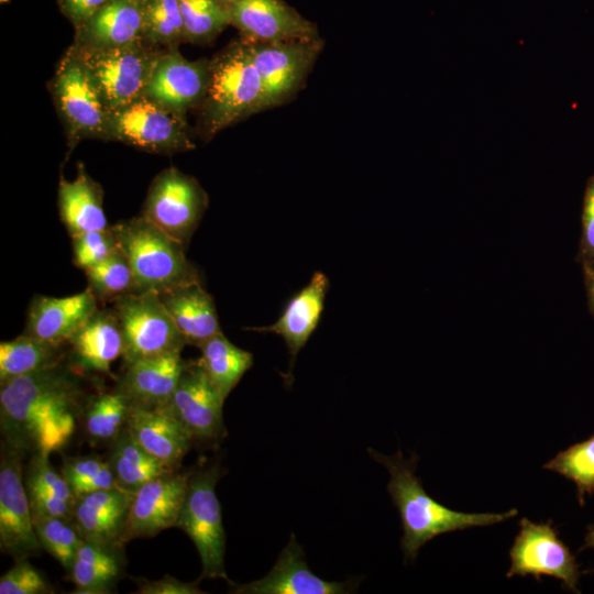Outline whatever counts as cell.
<instances>
[{"label":"cell","mask_w":594,"mask_h":594,"mask_svg":"<svg viewBox=\"0 0 594 594\" xmlns=\"http://www.w3.org/2000/svg\"><path fill=\"white\" fill-rule=\"evenodd\" d=\"M576 262L581 267L594 265V174L585 184Z\"/></svg>","instance_id":"obj_41"},{"label":"cell","mask_w":594,"mask_h":594,"mask_svg":"<svg viewBox=\"0 0 594 594\" xmlns=\"http://www.w3.org/2000/svg\"><path fill=\"white\" fill-rule=\"evenodd\" d=\"M584 286L587 299V308L594 318V265L582 267Z\"/></svg>","instance_id":"obj_45"},{"label":"cell","mask_w":594,"mask_h":594,"mask_svg":"<svg viewBox=\"0 0 594 594\" xmlns=\"http://www.w3.org/2000/svg\"><path fill=\"white\" fill-rule=\"evenodd\" d=\"M23 455L4 442L1 443L0 549L14 561L38 556L43 549L34 530L22 475Z\"/></svg>","instance_id":"obj_12"},{"label":"cell","mask_w":594,"mask_h":594,"mask_svg":"<svg viewBox=\"0 0 594 594\" xmlns=\"http://www.w3.org/2000/svg\"><path fill=\"white\" fill-rule=\"evenodd\" d=\"M221 476L215 464L190 475L185 501L175 527L193 540L202 565L200 579H223L226 531L216 485Z\"/></svg>","instance_id":"obj_7"},{"label":"cell","mask_w":594,"mask_h":594,"mask_svg":"<svg viewBox=\"0 0 594 594\" xmlns=\"http://www.w3.org/2000/svg\"><path fill=\"white\" fill-rule=\"evenodd\" d=\"M84 391L62 362L1 383L2 442L22 454L63 449L85 414Z\"/></svg>","instance_id":"obj_1"},{"label":"cell","mask_w":594,"mask_h":594,"mask_svg":"<svg viewBox=\"0 0 594 594\" xmlns=\"http://www.w3.org/2000/svg\"><path fill=\"white\" fill-rule=\"evenodd\" d=\"M57 204L59 216L72 237L109 228L102 206V188L80 164L75 179L61 176Z\"/></svg>","instance_id":"obj_28"},{"label":"cell","mask_w":594,"mask_h":594,"mask_svg":"<svg viewBox=\"0 0 594 594\" xmlns=\"http://www.w3.org/2000/svg\"><path fill=\"white\" fill-rule=\"evenodd\" d=\"M113 310L122 330L124 365L182 353L186 345L156 292L122 295L113 300Z\"/></svg>","instance_id":"obj_9"},{"label":"cell","mask_w":594,"mask_h":594,"mask_svg":"<svg viewBox=\"0 0 594 594\" xmlns=\"http://www.w3.org/2000/svg\"><path fill=\"white\" fill-rule=\"evenodd\" d=\"M248 42L263 81L266 109L282 105L297 92L322 50L320 37Z\"/></svg>","instance_id":"obj_13"},{"label":"cell","mask_w":594,"mask_h":594,"mask_svg":"<svg viewBox=\"0 0 594 594\" xmlns=\"http://www.w3.org/2000/svg\"><path fill=\"white\" fill-rule=\"evenodd\" d=\"M197 360L211 384L226 399L242 376L253 365V354L243 350L222 333H217L198 346Z\"/></svg>","instance_id":"obj_29"},{"label":"cell","mask_w":594,"mask_h":594,"mask_svg":"<svg viewBox=\"0 0 594 594\" xmlns=\"http://www.w3.org/2000/svg\"><path fill=\"white\" fill-rule=\"evenodd\" d=\"M54 588L29 562L16 560L15 564L0 578V594H48Z\"/></svg>","instance_id":"obj_40"},{"label":"cell","mask_w":594,"mask_h":594,"mask_svg":"<svg viewBox=\"0 0 594 594\" xmlns=\"http://www.w3.org/2000/svg\"><path fill=\"white\" fill-rule=\"evenodd\" d=\"M138 594H200L205 593L198 587V582H183L174 576L165 575L160 580H135Z\"/></svg>","instance_id":"obj_43"},{"label":"cell","mask_w":594,"mask_h":594,"mask_svg":"<svg viewBox=\"0 0 594 594\" xmlns=\"http://www.w3.org/2000/svg\"><path fill=\"white\" fill-rule=\"evenodd\" d=\"M108 0H57L62 14L73 24L74 30L82 25Z\"/></svg>","instance_id":"obj_44"},{"label":"cell","mask_w":594,"mask_h":594,"mask_svg":"<svg viewBox=\"0 0 594 594\" xmlns=\"http://www.w3.org/2000/svg\"><path fill=\"white\" fill-rule=\"evenodd\" d=\"M108 464L117 486L134 493L146 482L176 471L146 452L130 435L127 427L111 442Z\"/></svg>","instance_id":"obj_30"},{"label":"cell","mask_w":594,"mask_h":594,"mask_svg":"<svg viewBox=\"0 0 594 594\" xmlns=\"http://www.w3.org/2000/svg\"><path fill=\"white\" fill-rule=\"evenodd\" d=\"M97 310V297L90 288L61 298L37 296L30 305L24 333L65 343Z\"/></svg>","instance_id":"obj_21"},{"label":"cell","mask_w":594,"mask_h":594,"mask_svg":"<svg viewBox=\"0 0 594 594\" xmlns=\"http://www.w3.org/2000/svg\"><path fill=\"white\" fill-rule=\"evenodd\" d=\"M89 287L97 298L114 300L136 293L132 268L125 255L117 252L110 257L85 270Z\"/></svg>","instance_id":"obj_37"},{"label":"cell","mask_w":594,"mask_h":594,"mask_svg":"<svg viewBox=\"0 0 594 594\" xmlns=\"http://www.w3.org/2000/svg\"><path fill=\"white\" fill-rule=\"evenodd\" d=\"M63 344L25 333L1 342L0 383L61 363L65 356Z\"/></svg>","instance_id":"obj_31"},{"label":"cell","mask_w":594,"mask_h":594,"mask_svg":"<svg viewBox=\"0 0 594 594\" xmlns=\"http://www.w3.org/2000/svg\"><path fill=\"white\" fill-rule=\"evenodd\" d=\"M329 279L322 272H316L286 305L280 317L272 324L250 328L256 332L275 333L283 338L290 354L289 375L299 351L315 331L323 311Z\"/></svg>","instance_id":"obj_23"},{"label":"cell","mask_w":594,"mask_h":594,"mask_svg":"<svg viewBox=\"0 0 594 594\" xmlns=\"http://www.w3.org/2000/svg\"><path fill=\"white\" fill-rule=\"evenodd\" d=\"M140 43H145L143 0H108L82 25L75 29L72 44L110 48Z\"/></svg>","instance_id":"obj_20"},{"label":"cell","mask_w":594,"mask_h":594,"mask_svg":"<svg viewBox=\"0 0 594 594\" xmlns=\"http://www.w3.org/2000/svg\"><path fill=\"white\" fill-rule=\"evenodd\" d=\"M145 43L166 48L186 42L178 0H143Z\"/></svg>","instance_id":"obj_33"},{"label":"cell","mask_w":594,"mask_h":594,"mask_svg":"<svg viewBox=\"0 0 594 594\" xmlns=\"http://www.w3.org/2000/svg\"><path fill=\"white\" fill-rule=\"evenodd\" d=\"M207 207L208 195L200 184L170 166L153 179L142 216L185 246Z\"/></svg>","instance_id":"obj_10"},{"label":"cell","mask_w":594,"mask_h":594,"mask_svg":"<svg viewBox=\"0 0 594 594\" xmlns=\"http://www.w3.org/2000/svg\"><path fill=\"white\" fill-rule=\"evenodd\" d=\"M199 108L200 131L206 139L266 110L263 81L245 38L230 43L210 59L208 87Z\"/></svg>","instance_id":"obj_3"},{"label":"cell","mask_w":594,"mask_h":594,"mask_svg":"<svg viewBox=\"0 0 594 594\" xmlns=\"http://www.w3.org/2000/svg\"><path fill=\"white\" fill-rule=\"evenodd\" d=\"M72 238L74 264L84 271L120 251L111 227L82 232Z\"/></svg>","instance_id":"obj_39"},{"label":"cell","mask_w":594,"mask_h":594,"mask_svg":"<svg viewBox=\"0 0 594 594\" xmlns=\"http://www.w3.org/2000/svg\"><path fill=\"white\" fill-rule=\"evenodd\" d=\"M224 400L195 361L187 362L166 407L193 441L208 443L221 440L227 433L222 413Z\"/></svg>","instance_id":"obj_14"},{"label":"cell","mask_w":594,"mask_h":594,"mask_svg":"<svg viewBox=\"0 0 594 594\" xmlns=\"http://www.w3.org/2000/svg\"><path fill=\"white\" fill-rule=\"evenodd\" d=\"M47 87L70 150L86 139L108 140L110 111L69 46L56 65Z\"/></svg>","instance_id":"obj_6"},{"label":"cell","mask_w":594,"mask_h":594,"mask_svg":"<svg viewBox=\"0 0 594 594\" xmlns=\"http://www.w3.org/2000/svg\"><path fill=\"white\" fill-rule=\"evenodd\" d=\"M67 343L75 366L110 373L111 364L123 353L122 330L114 310L98 309Z\"/></svg>","instance_id":"obj_25"},{"label":"cell","mask_w":594,"mask_h":594,"mask_svg":"<svg viewBox=\"0 0 594 594\" xmlns=\"http://www.w3.org/2000/svg\"><path fill=\"white\" fill-rule=\"evenodd\" d=\"M109 111L144 95L155 61L156 46L140 43L122 47L91 48L72 44Z\"/></svg>","instance_id":"obj_5"},{"label":"cell","mask_w":594,"mask_h":594,"mask_svg":"<svg viewBox=\"0 0 594 594\" xmlns=\"http://www.w3.org/2000/svg\"><path fill=\"white\" fill-rule=\"evenodd\" d=\"M125 427L146 452L170 469L176 470L190 450L193 438L166 406H131Z\"/></svg>","instance_id":"obj_19"},{"label":"cell","mask_w":594,"mask_h":594,"mask_svg":"<svg viewBox=\"0 0 594 594\" xmlns=\"http://www.w3.org/2000/svg\"><path fill=\"white\" fill-rule=\"evenodd\" d=\"M186 42L207 44L230 25L220 0H178Z\"/></svg>","instance_id":"obj_36"},{"label":"cell","mask_w":594,"mask_h":594,"mask_svg":"<svg viewBox=\"0 0 594 594\" xmlns=\"http://www.w3.org/2000/svg\"><path fill=\"white\" fill-rule=\"evenodd\" d=\"M157 294L186 344L199 346L222 332L213 299L200 280Z\"/></svg>","instance_id":"obj_26"},{"label":"cell","mask_w":594,"mask_h":594,"mask_svg":"<svg viewBox=\"0 0 594 594\" xmlns=\"http://www.w3.org/2000/svg\"><path fill=\"white\" fill-rule=\"evenodd\" d=\"M189 474L176 471L160 475L139 487L132 496L121 541L154 537L175 527L182 510Z\"/></svg>","instance_id":"obj_15"},{"label":"cell","mask_w":594,"mask_h":594,"mask_svg":"<svg viewBox=\"0 0 594 594\" xmlns=\"http://www.w3.org/2000/svg\"><path fill=\"white\" fill-rule=\"evenodd\" d=\"M111 229L132 268L136 293H161L200 280L198 270L184 253L185 246L142 215Z\"/></svg>","instance_id":"obj_4"},{"label":"cell","mask_w":594,"mask_h":594,"mask_svg":"<svg viewBox=\"0 0 594 594\" xmlns=\"http://www.w3.org/2000/svg\"><path fill=\"white\" fill-rule=\"evenodd\" d=\"M107 464L108 461L97 457L65 458L62 474L77 497L85 493L87 485Z\"/></svg>","instance_id":"obj_42"},{"label":"cell","mask_w":594,"mask_h":594,"mask_svg":"<svg viewBox=\"0 0 594 594\" xmlns=\"http://www.w3.org/2000/svg\"><path fill=\"white\" fill-rule=\"evenodd\" d=\"M552 521H519V534L509 551L507 578L532 575L537 581L548 575L561 581L563 588L578 592L580 566L568 546L560 539Z\"/></svg>","instance_id":"obj_11"},{"label":"cell","mask_w":594,"mask_h":594,"mask_svg":"<svg viewBox=\"0 0 594 594\" xmlns=\"http://www.w3.org/2000/svg\"><path fill=\"white\" fill-rule=\"evenodd\" d=\"M123 543L82 539L68 573L76 594L110 593L123 573Z\"/></svg>","instance_id":"obj_27"},{"label":"cell","mask_w":594,"mask_h":594,"mask_svg":"<svg viewBox=\"0 0 594 594\" xmlns=\"http://www.w3.org/2000/svg\"><path fill=\"white\" fill-rule=\"evenodd\" d=\"M187 362L170 353L125 365L119 389L133 407L157 408L169 402Z\"/></svg>","instance_id":"obj_22"},{"label":"cell","mask_w":594,"mask_h":594,"mask_svg":"<svg viewBox=\"0 0 594 594\" xmlns=\"http://www.w3.org/2000/svg\"><path fill=\"white\" fill-rule=\"evenodd\" d=\"M33 526L43 550L67 572L82 540L72 518L32 515Z\"/></svg>","instance_id":"obj_35"},{"label":"cell","mask_w":594,"mask_h":594,"mask_svg":"<svg viewBox=\"0 0 594 594\" xmlns=\"http://www.w3.org/2000/svg\"><path fill=\"white\" fill-rule=\"evenodd\" d=\"M132 496L133 493L119 486L77 496L73 521L81 538L102 543H123L121 538Z\"/></svg>","instance_id":"obj_24"},{"label":"cell","mask_w":594,"mask_h":594,"mask_svg":"<svg viewBox=\"0 0 594 594\" xmlns=\"http://www.w3.org/2000/svg\"><path fill=\"white\" fill-rule=\"evenodd\" d=\"M593 548L594 549V525H591L587 528V532L584 538V544L582 549Z\"/></svg>","instance_id":"obj_46"},{"label":"cell","mask_w":594,"mask_h":594,"mask_svg":"<svg viewBox=\"0 0 594 594\" xmlns=\"http://www.w3.org/2000/svg\"><path fill=\"white\" fill-rule=\"evenodd\" d=\"M371 457L389 472L387 491L398 509L403 526L402 549L406 559L414 560L419 549L435 537L495 525L515 517L516 508L504 513H463L435 501L422 487L415 470L418 458L404 459L400 451L392 457L369 449Z\"/></svg>","instance_id":"obj_2"},{"label":"cell","mask_w":594,"mask_h":594,"mask_svg":"<svg viewBox=\"0 0 594 594\" xmlns=\"http://www.w3.org/2000/svg\"><path fill=\"white\" fill-rule=\"evenodd\" d=\"M48 457L46 453L31 454L24 479L26 491L46 493L75 504L76 496L68 482L53 468Z\"/></svg>","instance_id":"obj_38"},{"label":"cell","mask_w":594,"mask_h":594,"mask_svg":"<svg viewBox=\"0 0 594 594\" xmlns=\"http://www.w3.org/2000/svg\"><path fill=\"white\" fill-rule=\"evenodd\" d=\"M131 405L119 391L102 393L85 409V429L89 438L112 442L125 428Z\"/></svg>","instance_id":"obj_32"},{"label":"cell","mask_w":594,"mask_h":594,"mask_svg":"<svg viewBox=\"0 0 594 594\" xmlns=\"http://www.w3.org/2000/svg\"><path fill=\"white\" fill-rule=\"evenodd\" d=\"M118 141L156 154L195 148L186 117L145 95L109 113L108 141Z\"/></svg>","instance_id":"obj_8"},{"label":"cell","mask_w":594,"mask_h":594,"mask_svg":"<svg viewBox=\"0 0 594 594\" xmlns=\"http://www.w3.org/2000/svg\"><path fill=\"white\" fill-rule=\"evenodd\" d=\"M210 59L188 61L177 47L158 54L144 95L186 114L199 107L207 91Z\"/></svg>","instance_id":"obj_17"},{"label":"cell","mask_w":594,"mask_h":594,"mask_svg":"<svg viewBox=\"0 0 594 594\" xmlns=\"http://www.w3.org/2000/svg\"><path fill=\"white\" fill-rule=\"evenodd\" d=\"M230 584L235 594H342L351 588L348 582H330L311 572L294 535L265 576L246 584Z\"/></svg>","instance_id":"obj_18"},{"label":"cell","mask_w":594,"mask_h":594,"mask_svg":"<svg viewBox=\"0 0 594 594\" xmlns=\"http://www.w3.org/2000/svg\"><path fill=\"white\" fill-rule=\"evenodd\" d=\"M230 25L253 42L319 37L316 25L283 0H220Z\"/></svg>","instance_id":"obj_16"},{"label":"cell","mask_w":594,"mask_h":594,"mask_svg":"<svg viewBox=\"0 0 594 594\" xmlns=\"http://www.w3.org/2000/svg\"><path fill=\"white\" fill-rule=\"evenodd\" d=\"M543 469L572 481L576 486L579 503L583 505L585 495L594 493V433L560 451Z\"/></svg>","instance_id":"obj_34"}]
</instances>
